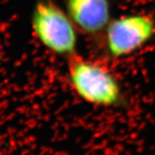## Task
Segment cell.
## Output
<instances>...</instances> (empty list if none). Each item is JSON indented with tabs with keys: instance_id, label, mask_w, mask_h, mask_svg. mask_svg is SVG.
<instances>
[{
	"instance_id": "obj_1",
	"label": "cell",
	"mask_w": 155,
	"mask_h": 155,
	"mask_svg": "<svg viewBox=\"0 0 155 155\" xmlns=\"http://www.w3.org/2000/svg\"><path fill=\"white\" fill-rule=\"evenodd\" d=\"M71 89L84 102L101 108H120L126 96L119 77L102 60L76 53L67 59Z\"/></svg>"
},
{
	"instance_id": "obj_4",
	"label": "cell",
	"mask_w": 155,
	"mask_h": 155,
	"mask_svg": "<svg viewBox=\"0 0 155 155\" xmlns=\"http://www.w3.org/2000/svg\"><path fill=\"white\" fill-rule=\"evenodd\" d=\"M80 34L98 40L112 20L111 0H62Z\"/></svg>"
},
{
	"instance_id": "obj_3",
	"label": "cell",
	"mask_w": 155,
	"mask_h": 155,
	"mask_svg": "<svg viewBox=\"0 0 155 155\" xmlns=\"http://www.w3.org/2000/svg\"><path fill=\"white\" fill-rule=\"evenodd\" d=\"M154 38V16L136 12L113 17L99 41L106 57L118 60L135 53Z\"/></svg>"
},
{
	"instance_id": "obj_2",
	"label": "cell",
	"mask_w": 155,
	"mask_h": 155,
	"mask_svg": "<svg viewBox=\"0 0 155 155\" xmlns=\"http://www.w3.org/2000/svg\"><path fill=\"white\" fill-rule=\"evenodd\" d=\"M36 39L52 53L69 59L78 53L80 32L67 12L53 0H37L31 15Z\"/></svg>"
}]
</instances>
